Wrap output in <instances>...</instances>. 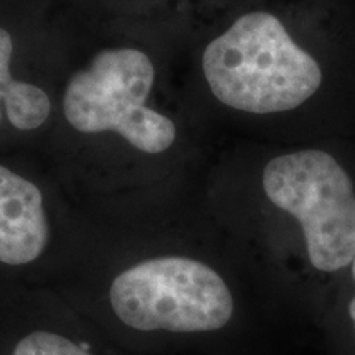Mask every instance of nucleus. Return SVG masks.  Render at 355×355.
Segmentation results:
<instances>
[{"instance_id": "1", "label": "nucleus", "mask_w": 355, "mask_h": 355, "mask_svg": "<svg viewBox=\"0 0 355 355\" xmlns=\"http://www.w3.org/2000/svg\"><path fill=\"white\" fill-rule=\"evenodd\" d=\"M123 347L202 355L235 327L239 296L217 248L183 216L92 227L50 288Z\"/></svg>"}, {"instance_id": "2", "label": "nucleus", "mask_w": 355, "mask_h": 355, "mask_svg": "<svg viewBox=\"0 0 355 355\" xmlns=\"http://www.w3.org/2000/svg\"><path fill=\"white\" fill-rule=\"evenodd\" d=\"M202 69L222 104L248 114L300 107L322 84L321 66L268 12H252L207 44Z\"/></svg>"}, {"instance_id": "3", "label": "nucleus", "mask_w": 355, "mask_h": 355, "mask_svg": "<svg viewBox=\"0 0 355 355\" xmlns=\"http://www.w3.org/2000/svg\"><path fill=\"white\" fill-rule=\"evenodd\" d=\"M153 83V63L144 51H102L69 79L66 121L81 135H117L145 158L168 157L178 144V127L146 105Z\"/></svg>"}, {"instance_id": "4", "label": "nucleus", "mask_w": 355, "mask_h": 355, "mask_svg": "<svg viewBox=\"0 0 355 355\" xmlns=\"http://www.w3.org/2000/svg\"><path fill=\"white\" fill-rule=\"evenodd\" d=\"M266 201L303 230L309 263L332 273L355 257V191L347 171L321 150H298L266 162Z\"/></svg>"}, {"instance_id": "5", "label": "nucleus", "mask_w": 355, "mask_h": 355, "mask_svg": "<svg viewBox=\"0 0 355 355\" xmlns=\"http://www.w3.org/2000/svg\"><path fill=\"white\" fill-rule=\"evenodd\" d=\"M86 234V222L58 212L38 180L0 163V298L55 286Z\"/></svg>"}, {"instance_id": "6", "label": "nucleus", "mask_w": 355, "mask_h": 355, "mask_svg": "<svg viewBox=\"0 0 355 355\" xmlns=\"http://www.w3.org/2000/svg\"><path fill=\"white\" fill-rule=\"evenodd\" d=\"M0 355H144L123 347L50 288L0 298Z\"/></svg>"}, {"instance_id": "7", "label": "nucleus", "mask_w": 355, "mask_h": 355, "mask_svg": "<svg viewBox=\"0 0 355 355\" xmlns=\"http://www.w3.org/2000/svg\"><path fill=\"white\" fill-rule=\"evenodd\" d=\"M12 37L7 30L0 28V123H2L3 104L8 122L15 130H37L50 117V99H48L46 92L38 86L15 81L12 78Z\"/></svg>"}, {"instance_id": "8", "label": "nucleus", "mask_w": 355, "mask_h": 355, "mask_svg": "<svg viewBox=\"0 0 355 355\" xmlns=\"http://www.w3.org/2000/svg\"><path fill=\"white\" fill-rule=\"evenodd\" d=\"M352 275H354V279H355V257H354V260H352ZM349 313H350V318H352V321H354V326H355V298L350 301V304H349Z\"/></svg>"}]
</instances>
